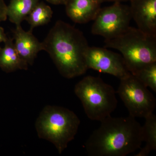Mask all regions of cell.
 <instances>
[{"label": "cell", "instance_id": "8fae6325", "mask_svg": "<svg viewBox=\"0 0 156 156\" xmlns=\"http://www.w3.org/2000/svg\"><path fill=\"white\" fill-rule=\"evenodd\" d=\"M102 3L101 0H67L64 5L70 19L82 24L95 20Z\"/></svg>", "mask_w": 156, "mask_h": 156}, {"label": "cell", "instance_id": "5b68a950", "mask_svg": "<svg viewBox=\"0 0 156 156\" xmlns=\"http://www.w3.org/2000/svg\"><path fill=\"white\" fill-rule=\"evenodd\" d=\"M74 92L85 113L92 121L101 122L116 108L118 100L114 89L98 77H85L76 84Z\"/></svg>", "mask_w": 156, "mask_h": 156}, {"label": "cell", "instance_id": "8992f818", "mask_svg": "<svg viewBox=\"0 0 156 156\" xmlns=\"http://www.w3.org/2000/svg\"><path fill=\"white\" fill-rule=\"evenodd\" d=\"M117 93L134 118H145L153 113L156 101L153 95L133 75L121 79Z\"/></svg>", "mask_w": 156, "mask_h": 156}, {"label": "cell", "instance_id": "9c48e42d", "mask_svg": "<svg viewBox=\"0 0 156 156\" xmlns=\"http://www.w3.org/2000/svg\"><path fill=\"white\" fill-rule=\"evenodd\" d=\"M132 19L143 32L156 36V0H130Z\"/></svg>", "mask_w": 156, "mask_h": 156}, {"label": "cell", "instance_id": "2e32d148", "mask_svg": "<svg viewBox=\"0 0 156 156\" xmlns=\"http://www.w3.org/2000/svg\"><path fill=\"white\" fill-rule=\"evenodd\" d=\"M133 76L145 87L156 92V62L143 68Z\"/></svg>", "mask_w": 156, "mask_h": 156}, {"label": "cell", "instance_id": "d6986e66", "mask_svg": "<svg viewBox=\"0 0 156 156\" xmlns=\"http://www.w3.org/2000/svg\"><path fill=\"white\" fill-rule=\"evenodd\" d=\"M48 2L54 5H65L67 0H46Z\"/></svg>", "mask_w": 156, "mask_h": 156}, {"label": "cell", "instance_id": "ac0fdd59", "mask_svg": "<svg viewBox=\"0 0 156 156\" xmlns=\"http://www.w3.org/2000/svg\"><path fill=\"white\" fill-rule=\"evenodd\" d=\"M8 38V37H7V35L5 33L4 28L0 26V44L2 42L4 43L7 40ZM1 48V47H0V48Z\"/></svg>", "mask_w": 156, "mask_h": 156}, {"label": "cell", "instance_id": "7c38bea8", "mask_svg": "<svg viewBox=\"0 0 156 156\" xmlns=\"http://www.w3.org/2000/svg\"><path fill=\"white\" fill-rule=\"evenodd\" d=\"M4 43V48H0V68L6 73L28 69L29 65L17 52L13 38L8 37Z\"/></svg>", "mask_w": 156, "mask_h": 156}, {"label": "cell", "instance_id": "7a4b0ae2", "mask_svg": "<svg viewBox=\"0 0 156 156\" xmlns=\"http://www.w3.org/2000/svg\"><path fill=\"white\" fill-rule=\"evenodd\" d=\"M42 44L43 50L50 55L62 76L72 79L87 72L86 56L89 46L80 30L58 20Z\"/></svg>", "mask_w": 156, "mask_h": 156}, {"label": "cell", "instance_id": "ffe728a7", "mask_svg": "<svg viewBox=\"0 0 156 156\" xmlns=\"http://www.w3.org/2000/svg\"><path fill=\"white\" fill-rule=\"evenodd\" d=\"M102 2H114V3H122V2H128L130 0H101Z\"/></svg>", "mask_w": 156, "mask_h": 156}, {"label": "cell", "instance_id": "30bf717a", "mask_svg": "<svg viewBox=\"0 0 156 156\" xmlns=\"http://www.w3.org/2000/svg\"><path fill=\"white\" fill-rule=\"evenodd\" d=\"M14 44L21 58L28 65H32L38 53L43 50L42 42L33 34L32 30L26 31L21 25L13 30Z\"/></svg>", "mask_w": 156, "mask_h": 156}, {"label": "cell", "instance_id": "9a60e30c", "mask_svg": "<svg viewBox=\"0 0 156 156\" xmlns=\"http://www.w3.org/2000/svg\"><path fill=\"white\" fill-rule=\"evenodd\" d=\"M51 7L44 2H40L32 10L25 20L30 26V30L34 28L47 24L53 16Z\"/></svg>", "mask_w": 156, "mask_h": 156}, {"label": "cell", "instance_id": "5bb4252c", "mask_svg": "<svg viewBox=\"0 0 156 156\" xmlns=\"http://www.w3.org/2000/svg\"><path fill=\"white\" fill-rule=\"evenodd\" d=\"M144 126H142L143 141L145 145L135 156H146L151 151L156 149V116L153 113L145 118Z\"/></svg>", "mask_w": 156, "mask_h": 156}, {"label": "cell", "instance_id": "e0dca14e", "mask_svg": "<svg viewBox=\"0 0 156 156\" xmlns=\"http://www.w3.org/2000/svg\"><path fill=\"white\" fill-rule=\"evenodd\" d=\"M7 6L4 0H0V23L5 21L8 18Z\"/></svg>", "mask_w": 156, "mask_h": 156}, {"label": "cell", "instance_id": "6da1fadb", "mask_svg": "<svg viewBox=\"0 0 156 156\" xmlns=\"http://www.w3.org/2000/svg\"><path fill=\"white\" fill-rule=\"evenodd\" d=\"M100 122L85 143L88 155L125 156L141 148L142 126L136 118L110 115Z\"/></svg>", "mask_w": 156, "mask_h": 156}, {"label": "cell", "instance_id": "ba28073f", "mask_svg": "<svg viewBox=\"0 0 156 156\" xmlns=\"http://www.w3.org/2000/svg\"><path fill=\"white\" fill-rule=\"evenodd\" d=\"M87 68L115 76L120 80L131 74L122 56L106 48L89 47L86 56Z\"/></svg>", "mask_w": 156, "mask_h": 156}, {"label": "cell", "instance_id": "3957f363", "mask_svg": "<svg viewBox=\"0 0 156 156\" xmlns=\"http://www.w3.org/2000/svg\"><path fill=\"white\" fill-rule=\"evenodd\" d=\"M80 121L72 111L62 107L46 105L35 122L39 138L54 144L61 154L75 138Z\"/></svg>", "mask_w": 156, "mask_h": 156}, {"label": "cell", "instance_id": "277c9868", "mask_svg": "<svg viewBox=\"0 0 156 156\" xmlns=\"http://www.w3.org/2000/svg\"><path fill=\"white\" fill-rule=\"evenodd\" d=\"M105 48L115 49L122 54L126 67L134 75L148 65L156 62V36L130 27L115 38L105 40Z\"/></svg>", "mask_w": 156, "mask_h": 156}, {"label": "cell", "instance_id": "52a82bcc", "mask_svg": "<svg viewBox=\"0 0 156 156\" xmlns=\"http://www.w3.org/2000/svg\"><path fill=\"white\" fill-rule=\"evenodd\" d=\"M132 19L129 6L121 3L101 8L92 27V33L105 40L121 35L129 27Z\"/></svg>", "mask_w": 156, "mask_h": 156}, {"label": "cell", "instance_id": "4fadbf2b", "mask_svg": "<svg viewBox=\"0 0 156 156\" xmlns=\"http://www.w3.org/2000/svg\"><path fill=\"white\" fill-rule=\"evenodd\" d=\"M40 0H11L7 6V16L16 26L21 25Z\"/></svg>", "mask_w": 156, "mask_h": 156}]
</instances>
